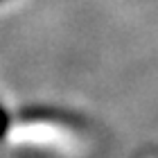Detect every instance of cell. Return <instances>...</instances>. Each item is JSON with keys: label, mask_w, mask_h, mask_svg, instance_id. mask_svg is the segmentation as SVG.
<instances>
[{"label": "cell", "mask_w": 158, "mask_h": 158, "mask_svg": "<svg viewBox=\"0 0 158 158\" xmlns=\"http://www.w3.org/2000/svg\"><path fill=\"white\" fill-rule=\"evenodd\" d=\"M9 127H11V118H9V113H7L5 106H0V142L7 138V131H9Z\"/></svg>", "instance_id": "cell-1"}, {"label": "cell", "mask_w": 158, "mask_h": 158, "mask_svg": "<svg viewBox=\"0 0 158 158\" xmlns=\"http://www.w3.org/2000/svg\"><path fill=\"white\" fill-rule=\"evenodd\" d=\"M0 2H2V0H0Z\"/></svg>", "instance_id": "cell-2"}]
</instances>
